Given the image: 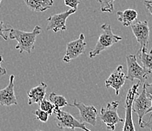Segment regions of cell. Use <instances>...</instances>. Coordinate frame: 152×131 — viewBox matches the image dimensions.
I'll return each instance as SVG.
<instances>
[{"instance_id":"cell-1","label":"cell","mask_w":152,"mask_h":131,"mask_svg":"<svg viewBox=\"0 0 152 131\" xmlns=\"http://www.w3.org/2000/svg\"><path fill=\"white\" fill-rule=\"evenodd\" d=\"M42 32L40 26L37 25L33 31L25 32L12 28L9 33V38L18 42L15 49L19 51L20 54L23 52L30 54L34 49L37 37Z\"/></svg>"},{"instance_id":"cell-2","label":"cell","mask_w":152,"mask_h":131,"mask_svg":"<svg viewBox=\"0 0 152 131\" xmlns=\"http://www.w3.org/2000/svg\"><path fill=\"white\" fill-rule=\"evenodd\" d=\"M101 29L103 32L99 35L95 48L89 52V56L90 58H93L95 56H98L101 52L110 48L114 45V44L122 40V37L115 35L113 33L111 27L108 23H105L102 24Z\"/></svg>"},{"instance_id":"cell-3","label":"cell","mask_w":152,"mask_h":131,"mask_svg":"<svg viewBox=\"0 0 152 131\" xmlns=\"http://www.w3.org/2000/svg\"><path fill=\"white\" fill-rule=\"evenodd\" d=\"M127 65V79L132 81L138 79L140 82H145L151 70L141 67L137 62V56L135 54L127 55L126 57Z\"/></svg>"},{"instance_id":"cell-4","label":"cell","mask_w":152,"mask_h":131,"mask_svg":"<svg viewBox=\"0 0 152 131\" xmlns=\"http://www.w3.org/2000/svg\"><path fill=\"white\" fill-rule=\"evenodd\" d=\"M141 82L139 81L136 84H134L127 92L125 101V119L124 122V127L122 131H135L132 120V103L135 98V95H138V90Z\"/></svg>"},{"instance_id":"cell-5","label":"cell","mask_w":152,"mask_h":131,"mask_svg":"<svg viewBox=\"0 0 152 131\" xmlns=\"http://www.w3.org/2000/svg\"><path fill=\"white\" fill-rule=\"evenodd\" d=\"M119 102L112 101L107 103L106 107H102L100 111V119L106 125L109 130H114L116 124L124 121V119L119 116L117 108Z\"/></svg>"},{"instance_id":"cell-6","label":"cell","mask_w":152,"mask_h":131,"mask_svg":"<svg viewBox=\"0 0 152 131\" xmlns=\"http://www.w3.org/2000/svg\"><path fill=\"white\" fill-rule=\"evenodd\" d=\"M55 120L57 126L60 129L62 128H71V129H81L84 131H91L86 127L85 124L76 119L70 113L62 111L61 108H55L54 110Z\"/></svg>"},{"instance_id":"cell-7","label":"cell","mask_w":152,"mask_h":131,"mask_svg":"<svg viewBox=\"0 0 152 131\" xmlns=\"http://www.w3.org/2000/svg\"><path fill=\"white\" fill-rule=\"evenodd\" d=\"M151 106V100L146 92L145 83H144L142 93L138 94V96L135 98L132 103V111L137 114L139 117V124L141 128L143 124V117L148 114V110L150 109Z\"/></svg>"},{"instance_id":"cell-8","label":"cell","mask_w":152,"mask_h":131,"mask_svg":"<svg viewBox=\"0 0 152 131\" xmlns=\"http://www.w3.org/2000/svg\"><path fill=\"white\" fill-rule=\"evenodd\" d=\"M68 106L76 107L80 112V121L83 123H86L92 126H95L97 123V117L99 112L94 106H88L83 103H79L74 100L73 103Z\"/></svg>"},{"instance_id":"cell-9","label":"cell","mask_w":152,"mask_h":131,"mask_svg":"<svg viewBox=\"0 0 152 131\" xmlns=\"http://www.w3.org/2000/svg\"><path fill=\"white\" fill-rule=\"evenodd\" d=\"M86 48V42L85 41V35L81 33L77 39L68 42L66 48L65 54L63 57V61L69 63L74 59L77 58L80 55L85 52Z\"/></svg>"},{"instance_id":"cell-10","label":"cell","mask_w":152,"mask_h":131,"mask_svg":"<svg viewBox=\"0 0 152 131\" xmlns=\"http://www.w3.org/2000/svg\"><path fill=\"white\" fill-rule=\"evenodd\" d=\"M77 12V10L73 9H70L69 10L66 11L64 12L59 14H55L52 15L49 18L47 19V28L48 31L52 30L54 33H58L60 31H64L67 29L66 27V21L67 18L70 15L74 14Z\"/></svg>"},{"instance_id":"cell-11","label":"cell","mask_w":152,"mask_h":131,"mask_svg":"<svg viewBox=\"0 0 152 131\" xmlns=\"http://www.w3.org/2000/svg\"><path fill=\"white\" fill-rule=\"evenodd\" d=\"M131 29L137 42L140 44V49L147 48L149 42L150 29L147 20L136 21L131 24Z\"/></svg>"},{"instance_id":"cell-12","label":"cell","mask_w":152,"mask_h":131,"mask_svg":"<svg viewBox=\"0 0 152 131\" xmlns=\"http://www.w3.org/2000/svg\"><path fill=\"white\" fill-rule=\"evenodd\" d=\"M123 69V66H118L105 81L106 88H114L117 96L120 94L121 88L125 85L126 81L127 80L126 75H125Z\"/></svg>"},{"instance_id":"cell-13","label":"cell","mask_w":152,"mask_h":131,"mask_svg":"<svg viewBox=\"0 0 152 131\" xmlns=\"http://www.w3.org/2000/svg\"><path fill=\"white\" fill-rule=\"evenodd\" d=\"M0 104L1 106H10L17 105V98L15 94V75H11L9 83L4 89L0 90Z\"/></svg>"},{"instance_id":"cell-14","label":"cell","mask_w":152,"mask_h":131,"mask_svg":"<svg viewBox=\"0 0 152 131\" xmlns=\"http://www.w3.org/2000/svg\"><path fill=\"white\" fill-rule=\"evenodd\" d=\"M47 85L42 81L40 84L37 86L32 88L30 91L27 93L28 96V103L29 106L34 104V103H40L42 100H43L46 94Z\"/></svg>"},{"instance_id":"cell-15","label":"cell","mask_w":152,"mask_h":131,"mask_svg":"<svg viewBox=\"0 0 152 131\" xmlns=\"http://www.w3.org/2000/svg\"><path fill=\"white\" fill-rule=\"evenodd\" d=\"M29 9L34 12H43L53 5V0H23Z\"/></svg>"},{"instance_id":"cell-16","label":"cell","mask_w":152,"mask_h":131,"mask_svg":"<svg viewBox=\"0 0 152 131\" xmlns=\"http://www.w3.org/2000/svg\"><path fill=\"white\" fill-rule=\"evenodd\" d=\"M117 19L124 27L131 26L135 20H137L138 12L132 9H128L125 11H119L117 12Z\"/></svg>"},{"instance_id":"cell-17","label":"cell","mask_w":152,"mask_h":131,"mask_svg":"<svg viewBox=\"0 0 152 131\" xmlns=\"http://www.w3.org/2000/svg\"><path fill=\"white\" fill-rule=\"evenodd\" d=\"M138 57L141 60L143 67L149 70H152V54L148 52L147 48L139 49Z\"/></svg>"},{"instance_id":"cell-18","label":"cell","mask_w":152,"mask_h":131,"mask_svg":"<svg viewBox=\"0 0 152 131\" xmlns=\"http://www.w3.org/2000/svg\"><path fill=\"white\" fill-rule=\"evenodd\" d=\"M48 99H49L51 103L55 105V108H62V107H65V106L69 105L64 96H61V95L56 94L55 92L51 93L49 95Z\"/></svg>"},{"instance_id":"cell-19","label":"cell","mask_w":152,"mask_h":131,"mask_svg":"<svg viewBox=\"0 0 152 131\" xmlns=\"http://www.w3.org/2000/svg\"><path fill=\"white\" fill-rule=\"evenodd\" d=\"M100 4V9L102 12L111 13L114 12V4L115 0H97Z\"/></svg>"},{"instance_id":"cell-20","label":"cell","mask_w":152,"mask_h":131,"mask_svg":"<svg viewBox=\"0 0 152 131\" xmlns=\"http://www.w3.org/2000/svg\"><path fill=\"white\" fill-rule=\"evenodd\" d=\"M39 108L40 109L43 110V111H46L47 113H49V114H53L54 110L55 109V105L52 103H51L49 100H47L45 99H44L43 100L40 102L39 103Z\"/></svg>"},{"instance_id":"cell-21","label":"cell","mask_w":152,"mask_h":131,"mask_svg":"<svg viewBox=\"0 0 152 131\" xmlns=\"http://www.w3.org/2000/svg\"><path fill=\"white\" fill-rule=\"evenodd\" d=\"M33 114H35L36 116H37L36 119L39 120V121H41V122L42 123L47 122L48 120H49V115H50L49 113H47L46 111H43V110L40 109H39L36 110L35 111L33 112Z\"/></svg>"},{"instance_id":"cell-22","label":"cell","mask_w":152,"mask_h":131,"mask_svg":"<svg viewBox=\"0 0 152 131\" xmlns=\"http://www.w3.org/2000/svg\"><path fill=\"white\" fill-rule=\"evenodd\" d=\"M12 27L10 26H9V27H7L6 26H5L4 23L2 21H0V36L2 37L5 41H7L9 39V37L7 35V33L11 30Z\"/></svg>"},{"instance_id":"cell-23","label":"cell","mask_w":152,"mask_h":131,"mask_svg":"<svg viewBox=\"0 0 152 131\" xmlns=\"http://www.w3.org/2000/svg\"><path fill=\"white\" fill-rule=\"evenodd\" d=\"M64 2L65 5L70 7V9H75V10H77L79 4L80 3V0H64Z\"/></svg>"},{"instance_id":"cell-24","label":"cell","mask_w":152,"mask_h":131,"mask_svg":"<svg viewBox=\"0 0 152 131\" xmlns=\"http://www.w3.org/2000/svg\"><path fill=\"white\" fill-rule=\"evenodd\" d=\"M144 5H145L147 9L149 11L151 14L152 15V1H151V0H145L144 1Z\"/></svg>"},{"instance_id":"cell-25","label":"cell","mask_w":152,"mask_h":131,"mask_svg":"<svg viewBox=\"0 0 152 131\" xmlns=\"http://www.w3.org/2000/svg\"><path fill=\"white\" fill-rule=\"evenodd\" d=\"M4 62V60H3V57H2V56L1 54H0V75H4L6 74L7 71L5 69L2 68V63Z\"/></svg>"},{"instance_id":"cell-26","label":"cell","mask_w":152,"mask_h":131,"mask_svg":"<svg viewBox=\"0 0 152 131\" xmlns=\"http://www.w3.org/2000/svg\"><path fill=\"white\" fill-rule=\"evenodd\" d=\"M145 127L149 128L150 130L152 131V121H151L150 119H149V121H147V122L143 121V124H142V128H145Z\"/></svg>"},{"instance_id":"cell-27","label":"cell","mask_w":152,"mask_h":131,"mask_svg":"<svg viewBox=\"0 0 152 131\" xmlns=\"http://www.w3.org/2000/svg\"><path fill=\"white\" fill-rule=\"evenodd\" d=\"M145 88H146V92L148 94L152 95V83L148 84L145 83Z\"/></svg>"},{"instance_id":"cell-28","label":"cell","mask_w":152,"mask_h":131,"mask_svg":"<svg viewBox=\"0 0 152 131\" xmlns=\"http://www.w3.org/2000/svg\"><path fill=\"white\" fill-rule=\"evenodd\" d=\"M148 96H149V97L151 98V107H150V109H149L148 110V113H149V112H151V114L150 118H149V119H151V117H152V95H151V94H148Z\"/></svg>"},{"instance_id":"cell-29","label":"cell","mask_w":152,"mask_h":131,"mask_svg":"<svg viewBox=\"0 0 152 131\" xmlns=\"http://www.w3.org/2000/svg\"><path fill=\"white\" fill-rule=\"evenodd\" d=\"M61 131H76V130L71 128H62Z\"/></svg>"},{"instance_id":"cell-30","label":"cell","mask_w":152,"mask_h":131,"mask_svg":"<svg viewBox=\"0 0 152 131\" xmlns=\"http://www.w3.org/2000/svg\"><path fill=\"white\" fill-rule=\"evenodd\" d=\"M150 52H151V54H152V48H151V51H150Z\"/></svg>"},{"instance_id":"cell-31","label":"cell","mask_w":152,"mask_h":131,"mask_svg":"<svg viewBox=\"0 0 152 131\" xmlns=\"http://www.w3.org/2000/svg\"><path fill=\"white\" fill-rule=\"evenodd\" d=\"M1 2H2V0H0V4H1Z\"/></svg>"},{"instance_id":"cell-32","label":"cell","mask_w":152,"mask_h":131,"mask_svg":"<svg viewBox=\"0 0 152 131\" xmlns=\"http://www.w3.org/2000/svg\"><path fill=\"white\" fill-rule=\"evenodd\" d=\"M37 131H42V130H37Z\"/></svg>"}]
</instances>
